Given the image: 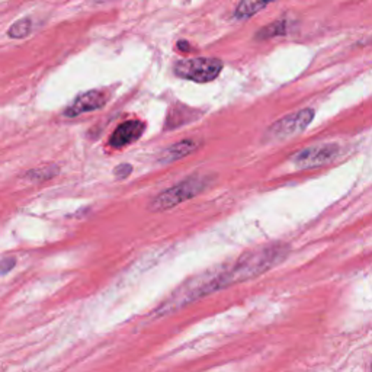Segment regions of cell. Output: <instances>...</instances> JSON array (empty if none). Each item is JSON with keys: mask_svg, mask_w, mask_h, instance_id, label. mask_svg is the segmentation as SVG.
<instances>
[{"mask_svg": "<svg viewBox=\"0 0 372 372\" xmlns=\"http://www.w3.org/2000/svg\"><path fill=\"white\" fill-rule=\"evenodd\" d=\"M288 253L290 247L285 244H271L260 247L258 251L247 252L233 265H230V267H232L235 283L263 275L285 259Z\"/></svg>", "mask_w": 372, "mask_h": 372, "instance_id": "6da1fadb", "label": "cell"}, {"mask_svg": "<svg viewBox=\"0 0 372 372\" xmlns=\"http://www.w3.org/2000/svg\"><path fill=\"white\" fill-rule=\"evenodd\" d=\"M208 186H209V176L192 174L182 182L176 184L174 186L158 193L150 202V209L156 212L168 211L173 207H178L179 204L188 200H192L193 197H197V195H200Z\"/></svg>", "mask_w": 372, "mask_h": 372, "instance_id": "7a4b0ae2", "label": "cell"}, {"mask_svg": "<svg viewBox=\"0 0 372 372\" xmlns=\"http://www.w3.org/2000/svg\"><path fill=\"white\" fill-rule=\"evenodd\" d=\"M223 70V61L218 59L195 57L179 60L174 64V73L181 79L197 83H207L218 77Z\"/></svg>", "mask_w": 372, "mask_h": 372, "instance_id": "3957f363", "label": "cell"}, {"mask_svg": "<svg viewBox=\"0 0 372 372\" xmlns=\"http://www.w3.org/2000/svg\"><path fill=\"white\" fill-rule=\"evenodd\" d=\"M313 119H314V111L311 108H306L298 112L290 114L278 119L275 124H272V126L268 128L267 134H265V140L281 141L294 137L299 133H303L310 126Z\"/></svg>", "mask_w": 372, "mask_h": 372, "instance_id": "277c9868", "label": "cell"}, {"mask_svg": "<svg viewBox=\"0 0 372 372\" xmlns=\"http://www.w3.org/2000/svg\"><path fill=\"white\" fill-rule=\"evenodd\" d=\"M339 146L338 144H320L313 146L298 151L292 157V163L298 169H313L318 166H325L333 162L339 156Z\"/></svg>", "mask_w": 372, "mask_h": 372, "instance_id": "5b68a950", "label": "cell"}, {"mask_svg": "<svg viewBox=\"0 0 372 372\" xmlns=\"http://www.w3.org/2000/svg\"><path fill=\"white\" fill-rule=\"evenodd\" d=\"M108 99H110L108 92H105L102 89L84 92L73 101V103L70 105L68 108L64 111V115L68 118H75V117H79L82 114L98 111V110L103 108L105 103L108 102Z\"/></svg>", "mask_w": 372, "mask_h": 372, "instance_id": "8992f818", "label": "cell"}, {"mask_svg": "<svg viewBox=\"0 0 372 372\" xmlns=\"http://www.w3.org/2000/svg\"><path fill=\"white\" fill-rule=\"evenodd\" d=\"M144 133V124L137 119L126 121L114 131V134L110 138V144L114 149H124L127 147L143 135Z\"/></svg>", "mask_w": 372, "mask_h": 372, "instance_id": "52a82bcc", "label": "cell"}, {"mask_svg": "<svg viewBox=\"0 0 372 372\" xmlns=\"http://www.w3.org/2000/svg\"><path fill=\"white\" fill-rule=\"evenodd\" d=\"M200 147V143L195 140H182L179 143H174L170 147L165 149L161 156H158V162L161 163H172L176 161H181V158L192 154L195 150Z\"/></svg>", "mask_w": 372, "mask_h": 372, "instance_id": "ba28073f", "label": "cell"}, {"mask_svg": "<svg viewBox=\"0 0 372 372\" xmlns=\"http://www.w3.org/2000/svg\"><path fill=\"white\" fill-rule=\"evenodd\" d=\"M272 2L275 0H241L235 13L236 20H249L251 16L256 15Z\"/></svg>", "mask_w": 372, "mask_h": 372, "instance_id": "9c48e42d", "label": "cell"}, {"mask_svg": "<svg viewBox=\"0 0 372 372\" xmlns=\"http://www.w3.org/2000/svg\"><path fill=\"white\" fill-rule=\"evenodd\" d=\"M287 34V24L283 21H276L272 22L268 27H263L258 34H256V40H269L274 37H281V35Z\"/></svg>", "mask_w": 372, "mask_h": 372, "instance_id": "30bf717a", "label": "cell"}, {"mask_svg": "<svg viewBox=\"0 0 372 372\" xmlns=\"http://www.w3.org/2000/svg\"><path fill=\"white\" fill-rule=\"evenodd\" d=\"M32 29V22L29 17H24V20H20L16 21L9 29H8V35L10 38H15V40H21V38H25L29 35Z\"/></svg>", "mask_w": 372, "mask_h": 372, "instance_id": "8fae6325", "label": "cell"}, {"mask_svg": "<svg viewBox=\"0 0 372 372\" xmlns=\"http://www.w3.org/2000/svg\"><path fill=\"white\" fill-rule=\"evenodd\" d=\"M57 172H59V169L56 166H44V168L29 172L28 178H31L32 181H47V179L52 178V176H54Z\"/></svg>", "mask_w": 372, "mask_h": 372, "instance_id": "7c38bea8", "label": "cell"}, {"mask_svg": "<svg viewBox=\"0 0 372 372\" xmlns=\"http://www.w3.org/2000/svg\"><path fill=\"white\" fill-rule=\"evenodd\" d=\"M131 172H133L131 165H128V163H122V165H118V166L115 168L114 174H115V178H117V179H126V178H128V176L131 174Z\"/></svg>", "mask_w": 372, "mask_h": 372, "instance_id": "4fadbf2b", "label": "cell"}, {"mask_svg": "<svg viewBox=\"0 0 372 372\" xmlns=\"http://www.w3.org/2000/svg\"><path fill=\"white\" fill-rule=\"evenodd\" d=\"M13 267H15V259L3 258L2 259V275H6L9 272V269H12Z\"/></svg>", "mask_w": 372, "mask_h": 372, "instance_id": "5bb4252c", "label": "cell"}, {"mask_svg": "<svg viewBox=\"0 0 372 372\" xmlns=\"http://www.w3.org/2000/svg\"><path fill=\"white\" fill-rule=\"evenodd\" d=\"M178 48H179L181 51H184V52H189V51H191L189 44L185 43V41H179V43H178Z\"/></svg>", "mask_w": 372, "mask_h": 372, "instance_id": "9a60e30c", "label": "cell"}]
</instances>
